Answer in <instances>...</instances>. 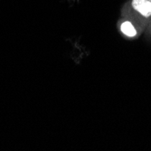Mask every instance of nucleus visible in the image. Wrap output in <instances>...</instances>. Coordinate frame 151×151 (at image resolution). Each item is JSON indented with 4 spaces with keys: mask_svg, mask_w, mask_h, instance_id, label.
Segmentation results:
<instances>
[{
    "mask_svg": "<svg viewBox=\"0 0 151 151\" xmlns=\"http://www.w3.org/2000/svg\"><path fill=\"white\" fill-rule=\"evenodd\" d=\"M121 31L123 34H125L128 36H135L137 32L136 29L134 28V26L132 25V24L130 22H125L121 24Z\"/></svg>",
    "mask_w": 151,
    "mask_h": 151,
    "instance_id": "2",
    "label": "nucleus"
},
{
    "mask_svg": "<svg viewBox=\"0 0 151 151\" xmlns=\"http://www.w3.org/2000/svg\"><path fill=\"white\" fill-rule=\"evenodd\" d=\"M132 6L144 17H149L151 15V2L148 0H133Z\"/></svg>",
    "mask_w": 151,
    "mask_h": 151,
    "instance_id": "1",
    "label": "nucleus"
}]
</instances>
